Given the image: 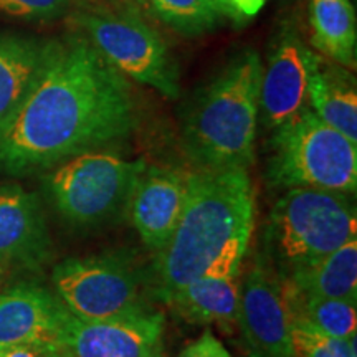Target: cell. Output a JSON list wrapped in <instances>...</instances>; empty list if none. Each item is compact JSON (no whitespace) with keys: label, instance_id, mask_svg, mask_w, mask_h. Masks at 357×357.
Here are the masks:
<instances>
[{"label":"cell","instance_id":"1","mask_svg":"<svg viewBox=\"0 0 357 357\" xmlns=\"http://www.w3.org/2000/svg\"><path fill=\"white\" fill-rule=\"evenodd\" d=\"M137 123L132 84L88 40L48 42L33 84L0 126V167H52L128 139Z\"/></svg>","mask_w":357,"mask_h":357},{"label":"cell","instance_id":"2","mask_svg":"<svg viewBox=\"0 0 357 357\" xmlns=\"http://www.w3.org/2000/svg\"><path fill=\"white\" fill-rule=\"evenodd\" d=\"M255 229V190L248 169H192L184 211L155 253L159 300L204 276H238Z\"/></svg>","mask_w":357,"mask_h":357},{"label":"cell","instance_id":"3","mask_svg":"<svg viewBox=\"0 0 357 357\" xmlns=\"http://www.w3.org/2000/svg\"><path fill=\"white\" fill-rule=\"evenodd\" d=\"M263 61L245 48L192 98L182 144L195 169H248L255 162Z\"/></svg>","mask_w":357,"mask_h":357},{"label":"cell","instance_id":"4","mask_svg":"<svg viewBox=\"0 0 357 357\" xmlns=\"http://www.w3.org/2000/svg\"><path fill=\"white\" fill-rule=\"evenodd\" d=\"M356 235L351 195L293 187L271 208L266 243L284 276L323 260Z\"/></svg>","mask_w":357,"mask_h":357},{"label":"cell","instance_id":"5","mask_svg":"<svg viewBox=\"0 0 357 357\" xmlns=\"http://www.w3.org/2000/svg\"><path fill=\"white\" fill-rule=\"evenodd\" d=\"M271 184L307 187L354 195L357 189V142L306 111L278 129L268 160Z\"/></svg>","mask_w":357,"mask_h":357},{"label":"cell","instance_id":"6","mask_svg":"<svg viewBox=\"0 0 357 357\" xmlns=\"http://www.w3.org/2000/svg\"><path fill=\"white\" fill-rule=\"evenodd\" d=\"M147 164L89 151L63 160L48 177L56 211L79 227H102L128 215L134 189Z\"/></svg>","mask_w":357,"mask_h":357},{"label":"cell","instance_id":"7","mask_svg":"<svg viewBox=\"0 0 357 357\" xmlns=\"http://www.w3.org/2000/svg\"><path fill=\"white\" fill-rule=\"evenodd\" d=\"M75 17L88 42L124 77L171 100L178 96L177 68L167 45L136 8L93 7Z\"/></svg>","mask_w":357,"mask_h":357},{"label":"cell","instance_id":"8","mask_svg":"<svg viewBox=\"0 0 357 357\" xmlns=\"http://www.w3.org/2000/svg\"><path fill=\"white\" fill-rule=\"evenodd\" d=\"M55 294L75 318L96 321L146 307L141 268L128 252L68 258L52 275Z\"/></svg>","mask_w":357,"mask_h":357},{"label":"cell","instance_id":"9","mask_svg":"<svg viewBox=\"0 0 357 357\" xmlns=\"http://www.w3.org/2000/svg\"><path fill=\"white\" fill-rule=\"evenodd\" d=\"M236 326L252 357H294L291 321L280 275L257 260L240 283Z\"/></svg>","mask_w":357,"mask_h":357},{"label":"cell","instance_id":"10","mask_svg":"<svg viewBox=\"0 0 357 357\" xmlns=\"http://www.w3.org/2000/svg\"><path fill=\"white\" fill-rule=\"evenodd\" d=\"M164 328L162 312L149 306L96 321L71 316L56 346L63 357H142L162 341Z\"/></svg>","mask_w":357,"mask_h":357},{"label":"cell","instance_id":"11","mask_svg":"<svg viewBox=\"0 0 357 357\" xmlns=\"http://www.w3.org/2000/svg\"><path fill=\"white\" fill-rule=\"evenodd\" d=\"M312 53L294 29L284 26L263 65L260 84V113L266 128L278 129L293 121L307 105Z\"/></svg>","mask_w":357,"mask_h":357},{"label":"cell","instance_id":"12","mask_svg":"<svg viewBox=\"0 0 357 357\" xmlns=\"http://www.w3.org/2000/svg\"><path fill=\"white\" fill-rule=\"evenodd\" d=\"M190 171L146 166L134 189L128 215L147 248L158 253L171 238L189 194Z\"/></svg>","mask_w":357,"mask_h":357},{"label":"cell","instance_id":"13","mask_svg":"<svg viewBox=\"0 0 357 357\" xmlns=\"http://www.w3.org/2000/svg\"><path fill=\"white\" fill-rule=\"evenodd\" d=\"M71 316L50 289L15 284L0 293V351L33 342L58 344Z\"/></svg>","mask_w":357,"mask_h":357},{"label":"cell","instance_id":"14","mask_svg":"<svg viewBox=\"0 0 357 357\" xmlns=\"http://www.w3.org/2000/svg\"><path fill=\"white\" fill-rule=\"evenodd\" d=\"M50 247L38 199L22 187L0 189V265L40 266Z\"/></svg>","mask_w":357,"mask_h":357},{"label":"cell","instance_id":"15","mask_svg":"<svg viewBox=\"0 0 357 357\" xmlns=\"http://www.w3.org/2000/svg\"><path fill=\"white\" fill-rule=\"evenodd\" d=\"M307 105L324 123L357 142V91L349 70L314 53L307 79Z\"/></svg>","mask_w":357,"mask_h":357},{"label":"cell","instance_id":"16","mask_svg":"<svg viewBox=\"0 0 357 357\" xmlns=\"http://www.w3.org/2000/svg\"><path fill=\"white\" fill-rule=\"evenodd\" d=\"M238 276H204L177 288L164 300L172 312L190 324L218 326L234 331L238 318Z\"/></svg>","mask_w":357,"mask_h":357},{"label":"cell","instance_id":"17","mask_svg":"<svg viewBox=\"0 0 357 357\" xmlns=\"http://www.w3.org/2000/svg\"><path fill=\"white\" fill-rule=\"evenodd\" d=\"M45 50L47 43L35 38L0 33V126L24 101L43 63Z\"/></svg>","mask_w":357,"mask_h":357},{"label":"cell","instance_id":"18","mask_svg":"<svg viewBox=\"0 0 357 357\" xmlns=\"http://www.w3.org/2000/svg\"><path fill=\"white\" fill-rule=\"evenodd\" d=\"M289 287L314 296L357 301V238L323 260L280 276Z\"/></svg>","mask_w":357,"mask_h":357},{"label":"cell","instance_id":"19","mask_svg":"<svg viewBox=\"0 0 357 357\" xmlns=\"http://www.w3.org/2000/svg\"><path fill=\"white\" fill-rule=\"evenodd\" d=\"M311 43L328 60L354 68L357 24L351 0H311Z\"/></svg>","mask_w":357,"mask_h":357},{"label":"cell","instance_id":"20","mask_svg":"<svg viewBox=\"0 0 357 357\" xmlns=\"http://www.w3.org/2000/svg\"><path fill=\"white\" fill-rule=\"evenodd\" d=\"M283 284V294L293 326L314 329L328 336L349 339L356 337L357 312L356 303L334 298L314 296Z\"/></svg>","mask_w":357,"mask_h":357},{"label":"cell","instance_id":"21","mask_svg":"<svg viewBox=\"0 0 357 357\" xmlns=\"http://www.w3.org/2000/svg\"><path fill=\"white\" fill-rule=\"evenodd\" d=\"M164 24L185 35H199L213 29L223 12L215 0H147Z\"/></svg>","mask_w":357,"mask_h":357},{"label":"cell","instance_id":"22","mask_svg":"<svg viewBox=\"0 0 357 357\" xmlns=\"http://www.w3.org/2000/svg\"><path fill=\"white\" fill-rule=\"evenodd\" d=\"M294 357H357L356 337L341 339L291 324Z\"/></svg>","mask_w":357,"mask_h":357},{"label":"cell","instance_id":"23","mask_svg":"<svg viewBox=\"0 0 357 357\" xmlns=\"http://www.w3.org/2000/svg\"><path fill=\"white\" fill-rule=\"evenodd\" d=\"M77 0H0V12L22 20H52L75 7Z\"/></svg>","mask_w":357,"mask_h":357},{"label":"cell","instance_id":"24","mask_svg":"<svg viewBox=\"0 0 357 357\" xmlns=\"http://www.w3.org/2000/svg\"><path fill=\"white\" fill-rule=\"evenodd\" d=\"M178 357H231V354L211 329H205L197 339L181 351Z\"/></svg>","mask_w":357,"mask_h":357},{"label":"cell","instance_id":"25","mask_svg":"<svg viewBox=\"0 0 357 357\" xmlns=\"http://www.w3.org/2000/svg\"><path fill=\"white\" fill-rule=\"evenodd\" d=\"M0 357H63L56 344L52 342H33V344L15 346L0 351Z\"/></svg>","mask_w":357,"mask_h":357},{"label":"cell","instance_id":"26","mask_svg":"<svg viewBox=\"0 0 357 357\" xmlns=\"http://www.w3.org/2000/svg\"><path fill=\"white\" fill-rule=\"evenodd\" d=\"M229 15L235 19H248V17L257 15L265 6V0H225Z\"/></svg>","mask_w":357,"mask_h":357},{"label":"cell","instance_id":"27","mask_svg":"<svg viewBox=\"0 0 357 357\" xmlns=\"http://www.w3.org/2000/svg\"><path fill=\"white\" fill-rule=\"evenodd\" d=\"M142 357H166L164 356V342L159 341L158 344H154L153 347H151V349L147 351Z\"/></svg>","mask_w":357,"mask_h":357},{"label":"cell","instance_id":"28","mask_svg":"<svg viewBox=\"0 0 357 357\" xmlns=\"http://www.w3.org/2000/svg\"><path fill=\"white\" fill-rule=\"evenodd\" d=\"M123 2H126L129 7H134V8H137V7H142V6H146V3H147V0H123Z\"/></svg>","mask_w":357,"mask_h":357},{"label":"cell","instance_id":"29","mask_svg":"<svg viewBox=\"0 0 357 357\" xmlns=\"http://www.w3.org/2000/svg\"><path fill=\"white\" fill-rule=\"evenodd\" d=\"M215 2H217V6L222 8L223 15H229V8H227V3H225V0H215Z\"/></svg>","mask_w":357,"mask_h":357},{"label":"cell","instance_id":"30","mask_svg":"<svg viewBox=\"0 0 357 357\" xmlns=\"http://www.w3.org/2000/svg\"><path fill=\"white\" fill-rule=\"evenodd\" d=\"M3 273H6V266L0 265V281H2V278H3Z\"/></svg>","mask_w":357,"mask_h":357}]
</instances>
